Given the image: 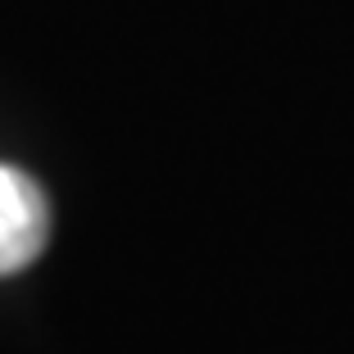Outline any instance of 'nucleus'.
<instances>
[{"instance_id":"obj_1","label":"nucleus","mask_w":354,"mask_h":354,"mask_svg":"<svg viewBox=\"0 0 354 354\" xmlns=\"http://www.w3.org/2000/svg\"><path fill=\"white\" fill-rule=\"evenodd\" d=\"M50 236V205L23 168L0 164V277L41 259Z\"/></svg>"}]
</instances>
